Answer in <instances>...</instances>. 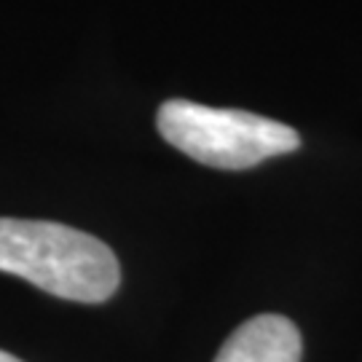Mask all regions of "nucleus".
Returning a JSON list of instances; mask_svg holds the SVG:
<instances>
[{
	"label": "nucleus",
	"instance_id": "nucleus-1",
	"mask_svg": "<svg viewBox=\"0 0 362 362\" xmlns=\"http://www.w3.org/2000/svg\"><path fill=\"white\" fill-rule=\"evenodd\" d=\"M0 272L78 303H103L121 285V266L110 247L49 220L0 218Z\"/></svg>",
	"mask_w": 362,
	"mask_h": 362
},
{
	"label": "nucleus",
	"instance_id": "nucleus-2",
	"mask_svg": "<svg viewBox=\"0 0 362 362\" xmlns=\"http://www.w3.org/2000/svg\"><path fill=\"white\" fill-rule=\"evenodd\" d=\"M156 127L172 148L215 169H250L300 148V134L282 121L191 100H167Z\"/></svg>",
	"mask_w": 362,
	"mask_h": 362
},
{
	"label": "nucleus",
	"instance_id": "nucleus-3",
	"mask_svg": "<svg viewBox=\"0 0 362 362\" xmlns=\"http://www.w3.org/2000/svg\"><path fill=\"white\" fill-rule=\"evenodd\" d=\"M300 333L282 314L242 322L220 346L215 362H300Z\"/></svg>",
	"mask_w": 362,
	"mask_h": 362
},
{
	"label": "nucleus",
	"instance_id": "nucleus-4",
	"mask_svg": "<svg viewBox=\"0 0 362 362\" xmlns=\"http://www.w3.org/2000/svg\"><path fill=\"white\" fill-rule=\"evenodd\" d=\"M0 362H22L19 357H13V354H8V351L0 349Z\"/></svg>",
	"mask_w": 362,
	"mask_h": 362
}]
</instances>
